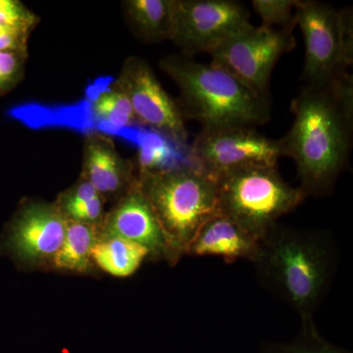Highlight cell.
<instances>
[{
  "label": "cell",
  "mask_w": 353,
  "mask_h": 353,
  "mask_svg": "<svg viewBox=\"0 0 353 353\" xmlns=\"http://www.w3.org/2000/svg\"><path fill=\"white\" fill-rule=\"evenodd\" d=\"M114 85L127 95L137 123L150 127L176 145H187L189 132L181 109L145 59L126 58Z\"/></svg>",
  "instance_id": "11"
},
{
  "label": "cell",
  "mask_w": 353,
  "mask_h": 353,
  "mask_svg": "<svg viewBox=\"0 0 353 353\" xmlns=\"http://www.w3.org/2000/svg\"><path fill=\"white\" fill-rule=\"evenodd\" d=\"M260 240L238 223L219 212L202 225L188 248L190 256H213L227 263L245 259L254 261Z\"/></svg>",
  "instance_id": "14"
},
{
  "label": "cell",
  "mask_w": 353,
  "mask_h": 353,
  "mask_svg": "<svg viewBox=\"0 0 353 353\" xmlns=\"http://www.w3.org/2000/svg\"><path fill=\"white\" fill-rule=\"evenodd\" d=\"M41 18L19 0H0V28H20L34 31Z\"/></svg>",
  "instance_id": "21"
},
{
  "label": "cell",
  "mask_w": 353,
  "mask_h": 353,
  "mask_svg": "<svg viewBox=\"0 0 353 353\" xmlns=\"http://www.w3.org/2000/svg\"><path fill=\"white\" fill-rule=\"evenodd\" d=\"M250 20V11L234 0H173L170 41L183 57L211 53Z\"/></svg>",
  "instance_id": "9"
},
{
  "label": "cell",
  "mask_w": 353,
  "mask_h": 353,
  "mask_svg": "<svg viewBox=\"0 0 353 353\" xmlns=\"http://www.w3.org/2000/svg\"><path fill=\"white\" fill-rule=\"evenodd\" d=\"M260 353H352L327 341L316 328L313 319L301 320L296 338L288 343H267Z\"/></svg>",
  "instance_id": "19"
},
{
  "label": "cell",
  "mask_w": 353,
  "mask_h": 353,
  "mask_svg": "<svg viewBox=\"0 0 353 353\" xmlns=\"http://www.w3.org/2000/svg\"><path fill=\"white\" fill-rule=\"evenodd\" d=\"M31 30L0 28V52H25L31 37Z\"/></svg>",
  "instance_id": "23"
},
{
  "label": "cell",
  "mask_w": 353,
  "mask_h": 353,
  "mask_svg": "<svg viewBox=\"0 0 353 353\" xmlns=\"http://www.w3.org/2000/svg\"><path fill=\"white\" fill-rule=\"evenodd\" d=\"M80 179L87 181L101 196L119 199L138 180L134 166L121 157L112 139L101 132H90L83 141Z\"/></svg>",
  "instance_id": "13"
},
{
  "label": "cell",
  "mask_w": 353,
  "mask_h": 353,
  "mask_svg": "<svg viewBox=\"0 0 353 353\" xmlns=\"http://www.w3.org/2000/svg\"><path fill=\"white\" fill-rule=\"evenodd\" d=\"M122 6L130 29L141 41H170L173 0H126Z\"/></svg>",
  "instance_id": "15"
},
{
  "label": "cell",
  "mask_w": 353,
  "mask_h": 353,
  "mask_svg": "<svg viewBox=\"0 0 353 353\" xmlns=\"http://www.w3.org/2000/svg\"><path fill=\"white\" fill-rule=\"evenodd\" d=\"M99 240V225L66 219V234L51 271L88 274L94 264L92 250Z\"/></svg>",
  "instance_id": "16"
},
{
  "label": "cell",
  "mask_w": 353,
  "mask_h": 353,
  "mask_svg": "<svg viewBox=\"0 0 353 353\" xmlns=\"http://www.w3.org/2000/svg\"><path fill=\"white\" fill-rule=\"evenodd\" d=\"M109 236H119L143 246L150 252V260L175 265L163 231L139 189L138 180L104 215L99 225V239Z\"/></svg>",
  "instance_id": "12"
},
{
  "label": "cell",
  "mask_w": 353,
  "mask_h": 353,
  "mask_svg": "<svg viewBox=\"0 0 353 353\" xmlns=\"http://www.w3.org/2000/svg\"><path fill=\"white\" fill-rule=\"evenodd\" d=\"M296 46L294 32L250 24L209 54L212 63L269 101L272 72Z\"/></svg>",
  "instance_id": "8"
},
{
  "label": "cell",
  "mask_w": 353,
  "mask_h": 353,
  "mask_svg": "<svg viewBox=\"0 0 353 353\" xmlns=\"http://www.w3.org/2000/svg\"><path fill=\"white\" fill-rule=\"evenodd\" d=\"M146 259H150L146 248L119 236L99 239L92 250L95 266L117 278L130 277Z\"/></svg>",
  "instance_id": "17"
},
{
  "label": "cell",
  "mask_w": 353,
  "mask_h": 353,
  "mask_svg": "<svg viewBox=\"0 0 353 353\" xmlns=\"http://www.w3.org/2000/svg\"><path fill=\"white\" fill-rule=\"evenodd\" d=\"M192 165L212 178L250 165H277L280 143L252 127L202 129L192 148Z\"/></svg>",
  "instance_id": "10"
},
{
  "label": "cell",
  "mask_w": 353,
  "mask_h": 353,
  "mask_svg": "<svg viewBox=\"0 0 353 353\" xmlns=\"http://www.w3.org/2000/svg\"><path fill=\"white\" fill-rule=\"evenodd\" d=\"M159 66L180 90L176 103L183 119L196 121L202 129L254 128L271 119L270 101L212 62L170 55Z\"/></svg>",
  "instance_id": "3"
},
{
  "label": "cell",
  "mask_w": 353,
  "mask_h": 353,
  "mask_svg": "<svg viewBox=\"0 0 353 353\" xmlns=\"http://www.w3.org/2000/svg\"><path fill=\"white\" fill-rule=\"evenodd\" d=\"M252 263L262 287L292 306L301 320L313 319L333 282L338 250L328 232L277 224L260 240Z\"/></svg>",
  "instance_id": "2"
},
{
  "label": "cell",
  "mask_w": 353,
  "mask_h": 353,
  "mask_svg": "<svg viewBox=\"0 0 353 353\" xmlns=\"http://www.w3.org/2000/svg\"><path fill=\"white\" fill-rule=\"evenodd\" d=\"M92 116L114 129H124L136 124L129 99L117 85L101 92L90 103Z\"/></svg>",
  "instance_id": "18"
},
{
  "label": "cell",
  "mask_w": 353,
  "mask_h": 353,
  "mask_svg": "<svg viewBox=\"0 0 353 353\" xmlns=\"http://www.w3.org/2000/svg\"><path fill=\"white\" fill-rule=\"evenodd\" d=\"M138 183L157 216L176 265L187 255L202 225L220 212L217 183L192 164L141 172Z\"/></svg>",
  "instance_id": "4"
},
{
  "label": "cell",
  "mask_w": 353,
  "mask_h": 353,
  "mask_svg": "<svg viewBox=\"0 0 353 353\" xmlns=\"http://www.w3.org/2000/svg\"><path fill=\"white\" fill-rule=\"evenodd\" d=\"M28 51L0 52V95L11 92L25 75Z\"/></svg>",
  "instance_id": "22"
},
{
  "label": "cell",
  "mask_w": 353,
  "mask_h": 353,
  "mask_svg": "<svg viewBox=\"0 0 353 353\" xmlns=\"http://www.w3.org/2000/svg\"><path fill=\"white\" fill-rule=\"evenodd\" d=\"M299 0H252L253 10L262 21V26L294 32Z\"/></svg>",
  "instance_id": "20"
},
{
  "label": "cell",
  "mask_w": 353,
  "mask_h": 353,
  "mask_svg": "<svg viewBox=\"0 0 353 353\" xmlns=\"http://www.w3.org/2000/svg\"><path fill=\"white\" fill-rule=\"evenodd\" d=\"M65 234L66 218L57 202L26 197L4 228L0 256L21 270H51Z\"/></svg>",
  "instance_id": "7"
},
{
  "label": "cell",
  "mask_w": 353,
  "mask_h": 353,
  "mask_svg": "<svg viewBox=\"0 0 353 353\" xmlns=\"http://www.w3.org/2000/svg\"><path fill=\"white\" fill-rule=\"evenodd\" d=\"M352 76L326 87L304 85L292 102V127L279 139L294 160L305 196H326L348 163L353 130Z\"/></svg>",
  "instance_id": "1"
},
{
  "label": "cell",
  "mask_w": 353,
  "mask_h": 353,
  "mask_svg": "<svg viewBox=\"0 0 353 353\" xmlns=\"http://www.w3.org/2000/svg\"><path fill=\"white\" fill-rule=\"evenodd\" d=\"M215 180L220 212L259 240L306 199L303 190L285 182L277 165L241 167Z\"/></svg>",
  "instance_id": "5"
},
{
  "label": "cell",
  "mask_w": 353,
  "mask_h": 353,
  "mask_svg": "<svg viewBox=\"0 0 353 353\" xmlns=\"http://www.w3.org/2000/svg\"><path fill=\"white\" fill-rule=\"evenodd\" d=\"M305 46L303 81L307 87H326L352 76L353 17L350 8L299 0L296 13Z\"/></svg>",
  "instance_id": "6"
}]
</instances>
